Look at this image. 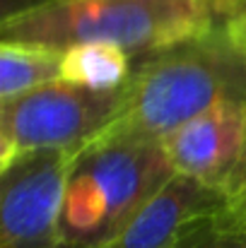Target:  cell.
<instances>
[{
	"instance_id": "6da1fadb",
	"label": "cell",
	"mask_w": 246,
	"mask_h": 248,
	"mask_svg": "<svg viewBox=\"0 0 246 248\" xmlns=\"http://www.w3.org/2000/svg\"><path fill=\"white\" fill-rule=\"evenodd\" d=\"M222 101H246V46L215 19L188 39L140 56L109 128L164 138Z\"/></svg>"
},
{
	"instance_id": "7a4b0ae2",
	"label": "cell",
	"mask_w": 246,
	"mask_h": 248,
	"mask_svg": "<svg viewBox=\"0 0 246 248\" xmlns=\"http://www.w3.org/2000/svg\"><path fill=\"white\" fill-rule=\"evenodd\" d=\"M215 22L205 0H41L5 15L0 41L70 48L106 44L145 56Z\"/></svg>"
},
{
	"instance_id": "3957f363",
	"label": "cell",
	"mask_w": 246,
	"mask_h": 248,
	"mask_svg": "<svg viewBox=\"0 0 246 248\" xmlns=\"http://www.w3.org/2000/svg\"><path fill=\"white\" fill-rule=\"evenodd\" d=\"M174 173L162 138L104 128L70 162L61 248H84L111 236Z\"/></svg>"
},
{
	"instance_id": "277c9868",
	"label": "cell",
	"mask_w": 246,
	"mask_h": 248,
	"mask_svg": "<svg viewBox=\"0 0 246 248\" xmlns=\"http://www.w3.org/2000/svg\"><path fill=\"white\" fill-rule=\"evenodd\" d=\"M126 89L128 82L97 89L61 78L0 99V164L29 150H82L118 116Z\"/></svg>"
},
{
	"instance_id": "5b68a950",
	"label": "cell",
	"mask_w": 246,
	"mask_h": 248,
	"mask_svg": "<svg viewBox=\"0 0 246 248\" xmlns=\"http://www.w3.org/2000/svg\"><path fill=\"white\" fill-rule=\"evenodd\" d=\"M73 157L68 150H29L0 164V248H61Z\"/></svg>"
},
{
	"instance_id": "8992f818",
	"label": "cell",
	"mask_w": 246,
	"mask_h": 248,
	"mask_svg": "<svg viewBox=\"0 0 246 248\" xmlns=\"http://www.w3.org/2000/svg\"><path fill=\"white\" fill-rule=\"evenodd\" d=\"M176 173H186L230 205L246 195V101H222L162 138Z\"/></svg>"
},
{
	"instance_id": "52a82bcc",
	"label": "cell",
	"mask_w": 246,
	"mask_h": 248,
	"mask_svg": "<svg viewBox=\"0 0 246 248\" xmlns=\"http://www.w3.org/2000/svg\"><path fill=\"white\" fill-rule=\"evenodd\" d=\"M227 205L196 178L174 173L121 229L84 248H171L196 219Z\"/></svg>"
},
{
	"instance_id": "ba28073f",
	"label": "cell",
	"mask_w": 246,
	"mask_h": 248,
	"mask_svg": "<svg viewBox=\"0 0 246 248\" xmlns=\"http://www.w3.org/2000/svg\"><path fill=\"white\" fill-rule=\"evenodd\" d=\"M63 78V51L22 44V41H0V99L17 96L39 84Z\"/></svg>"
},
{
	"instance_id": "9c48e42d",
	"label": "cell",
	"mask_w": 246,
	"mask_h": 248,
	"mask_svg": "<svg viewBox=\"0 0 246 248\" xmlns=\"http://www.w3.org/2000/svg\"><path fill=\"white\" fill-rule=\"evenodd\" d=\"M133 68L131 53L106 44H80L63 51V78L97 89L123 87Z\"/></svg>"
},
{
	"instance_id": "30bf717a",
	"label": "cell",
	"mask_w": 246,
	"mask_h": 248,
	"mask_svg": "<svg viewBox=\"0 0 246 248\" xmlns=\"http://www.w3.org/2000/svg\"><path fill=\"white\" fill-rule=\"evenodd\" d=\"M171 248H246V227L227 205L196 219Z\"/></svg>"
},
{
	"instance_id": "8fae6325",
	"label": "cell",
	"mask_w": 246,
	"mask_h": 248,
	"mask_svg": "<svg viewBox=\"0 0 246 248\" xmlns=\"http://www.w3.org/2000/svg\"><path fill=\"white\" fill-rule=\"evenodd\" d=\"M217 19H222L230 27V31L246 46V0H242L234 10H230L225 17H217Z\"/></svg>"
},
{
	"instance_id": "7c38bea8",
	"label": "cell",
	"mask_w": 246,
	"mask_h": 248,
	"mask_svg": "<svg viewBox=\"0 0 246 248\" xmlns=\"http://www.w3.org/2000/svg\"><path fill=\"white\" fill-rule=\"evenodd\" d=\"M242 0H205V5L210 7V12L215 15V19L217 17H225L230 10H234L237 5H239Z\"/></svg>"
},
{
	"instance_id": "4fadbf2b",
	"label": "cell",
	"mask_w": 246,
	"mask_h": 248,
	"mask_svg": "<svg viewBox=\"0 0 246 248\" xmlns=\"http://www.w3.org/2000/svg\"><path fill=\"white\" fill-rule=\"evenodd\" d=\"M230 207H232V212H234V215H237V217L242 219V224H244V227H246V195H244V198H242V200H237V202H232Z\"/></svg>"
}]
</instances>
